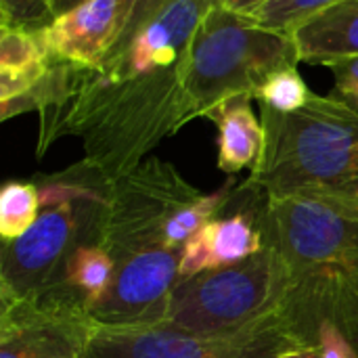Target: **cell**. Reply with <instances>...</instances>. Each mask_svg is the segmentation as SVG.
Instances as JSON below:
<instances>
[{
    "label": "cell",
    "mask_w": 358,
    "mask_h": 358,
    "mask_svg": "<svg viewBox=\"0 0 358 358\" xmlns=\"http://www.w3.org/2000/svg\"><path fill=\"white\" fill-rule=\"evenodd\" d=\"M180 250H159L117 262L109 289L90 308L92 319L109 327L166 323L180 281Z\"/></svg>",
    "instance_id": "10"
},
{
    "label": "cell",
    "mask_w": 358,
    "mask_h": 358,
    "mask_svg": "<svg viewBox=\"0 0 358 358\" xmlns=\"http://www.w3.org/2000/svg\"><path fill=\"white\" fill-rule=\"evenodd\" d=\"M336 2L342 0H266L250 15H245V19L264 29L289 34L296 25Z\"/></svg>",
    "instance_id": "19"
},
{
    "label": "cell",
    "mask_w": 358,
    "mask_h": 358,
    "mask_svg": "<svg viewBox=\"0 0 358 358\" xmlns=\"http://www.w3.org/2000/svg\"><path fill=\"white\" fill-rule=\"evenodd\" d=\"M218 0H166L96 69L63 65L59 101L40 113L38 157L78 136L84 159L109 180L193 122L185 92L189 42Z\"/></svg>",
    "instance_id": "1"
},
{
    "label": "cell",
    "mask_w": 358,
    "mask_h": 358,
    "mask_svg": "<svg viewBox=\"0 0 358 358\" xmlns=\"http://www.w3.org/2000/svg\"><path fill=\"white\" fill-rule=\"evenodd\" d=\"M252 99L233 96L210 115L218 128V168L231 176L254 168L264 147L262 120L252 111Z\"/></svg>",
    "instance_id": "15"
},
{
    "label": "cell",
    "mask_w": 358,
    "mask_h": 358,
    "mask_svg": "<svg viewBox=\"0 0 358 358\" xmlns=\"http://www.w3.org/2000/svg\"><path fill=\"white\" fill-rule=\"evenodd\" d=\"M310 96L313 90L308 88L296 65H287L273 71L254 94L260 107H268L277 113H294L302 109Z\"/></svg>",
    "instance_id": "18"
},
{
    "label": "cell",
    "mask_w": 358,
    "mask_h": 358,
    "mask_svg": "<svg viewBox=\"0 0 358 358\" xmlns=\"http://www.w3.org/2000/svg\"><path fill=\"white\" fill-rule=\"evenodd\" d=\"M0 15L4 27L40 29L50 23L48 0H0Z\"/></svg>",
    "instance_id": "20"
},
{
    "label": "cell",
    "mask_w": 358,
    "mask_h": 358,
    "mask_svg": "<svg viewBox=\"0 0 358 358\" xmlns=\"http://www.w3.org/2000/svg\"><path fill=\"white\" fill-rule=\"evenodd\" d=\"M317 348L321 358H358V348L340 329H325L319 336Z\"/></svg>",
    "instance_id": "22"
},
{
    "label": "cell",
    "mask_w": 358,
    "mask_h": 358,
    "mask_svg": "<svg viewBox=\"0 0 358 358\" xmlns=\"http://www.w3.org/2000/svg\"><path fill=\"white\" fill-rule=\"evenodd\" d=\"M235 180L201 193L168 162L149 155L132 172L109 182L101 212L99 245L113 266L130 256L180 250L231 201Z\"/></svg>",
    "instance_id": "4"
},
{
    "label": "cell",
    "mask_w": 358,
    "mask_h": 358,
    "mask_svg": "<svg viewBox=\"0 0 358 358\" xmlns=\"http://www.w3.org/2000/svg\"><path fill=\"white\" fill-rule=\"evenodd\" d=\"M264 147L248 187L264 195H331L358 201V111L315 94L294 113L260 107Z\"/></svg>",
    "instance_id": "3"
},
{
    "label": "cell",
    "mask_w": 358,
    "mask_h": 358,
    "mask_svg": "<svg viewBox=\"0 0 358 358\" xmlns=\"http://www.w3.org/2000/svg\"><path fill=\"white\" fill-rule=\"evenodd\" d=\"M287 34L254 25L216 4L195 29L185 63V92L193 120L210 115L229 99L250 94L277 69L296 65Z\"/></svg>",
    "instance_id": "6"
},
{
    "label": "cell",
    "mask_w": 358,
    "mask_h": 358,
    "mask_svg": "<svg viewBox=\"0 0 358 358\" xmlns=\"http://www.w3.org/2000/svg\"><path fill=\"white\" fill-rule=\"evenodd\" d=\"M281 294V262L264 245L237 264L180 279L166 323L201 336L237 334L277 317Z\"/></svg>",
    "instance_id": "7"
},
{
    "label": "cell",
    "mask_w": 358,
    "mask_h": 358,
    "mask_svg": "<svg viewBox=\"0 0 358 358\" xmlns=\"http://www.w3.org/2000/svg\"><path fill=\"white\" fill-rule=\"evenodd\" d=\"M52 67L42 27H0V105L38 86Z\"/></svg>",
    "instance_id": "14"
},
{
    "label": "cell",
    "mask_w": 358,
    "mask_h": 358,
    "mask_svg": "<svg viewBox=\"0 0 358 358\" xmlns=\"http://www.w3.org/2000/svg\"><path fill=\"white\" fill-rule=\"evenodd\" d=\"M136 0H84L42 27L52 63L96 69L126 34Z\"/></svg>",
    "instance_id": "11"
},
{
    "label": "cell",
    "mask_w": 358,
    "mask_h": 358,
    "mask_svg": "<svg viewBox=\"0 0 358 358\" xmlns=\"http://www.w3.org/2000/svg\"><path fill=\"white\" fill-rule=\"evenodd\" d=\"M264 2H266V0H218L220 6H224L227 10L237 13V15H241V17L250 15L254 8H258V6L264 4Z\"/></svg>",
    "instance_id": "25"
},
{
    "label": "cell",
    "mask_w": 358,
    "mask_h": 358,
    "mask_svg": "<svg viewBox=\"0 0 358 358\" xmlns=\"http://www.w3.org/2000/svg\"><path fill=\"white\" fill-rule=\"evenodd\" d=\"M258 224L281 262L285 331L317 348L325 329H340L358 348L357 199L262 193Z\"/></svg>",
    "instance_id": "2"
},
{
    "label": "cell",
    "mask_w": 358,
    "mask_h": 358,
    "mask_svg": "<svg viewBox=\"0 0 358 358\" xmlns=\"http://www.w3.org/2000/svg\"><path fill=\"white\" fill-rule=\"evenodd\" d=\"M109 182L86 159L36 182L42 203L36 224L0 248V304L57 285L69 254L84 241H99Z\"/></svg>",
    "instance_id": "5"
},
{
    "label": "cell",
    "mask_w": 358,
    "mask_h": 358,
    "mask_svg": "<svg viewBox=\"0 0 358 358\" xmlns=\"http://www.w3.org/2000/svg\"><path fill=\"white\" fill-rule=\"evenodd\" d=\"M248 208L233 214H218L206 227H201L191 241L182 248L180 279L195 277L206 271L224 268L237 264L264 248V237L258 224V206L262 193L248 187Z\"/></svg>",
    "instance_id": "12"
},
{
    "label": "cell",
    "mask_w": 358,
    "mask_h": 358,
    "mask_svg": "<svg viewBox=\"0 0 358 358\" xmlns=\"http://www.w3.org/2000/svg\"><path fill=\"white\" fill-rule=\"evenodd\" d=\"M84 0H48V8H50V17H57V15H63L67 13L69 8L82 4Z\"/></svg>",
    "instance_id": "26"
},
{
    "label": "cell",
    "mask_w": 358,
    "mask_h": 358,
    "mask_svg": "<svg viewBox=\"0 0 358 358\" xmlns=\"http://www.w3.org/2000/svg\"><path fill=\"white\" fill-rule=\"evenodd\" d=\"M96 327L84 300L57 283L0 304V358H84Z\"/></svg>",
    "instance_id": "9"
},
{
    "label": "cell",
    "mask_w": 358,
    "mask_h": 358,
    "mask_svg": "<svg viewBox=\"0 0 358 358\" xmlns=\"http://www.w3.org/2000/svg\"><path fill=\"white\" fill-rule=\"evenodd\" d=\"M166 0H136L134 2V13H132V19H130V25H128V29H126V34H132L141 23H145L162 4H164ZM124 34V36H126ZM122 36V38H124Z\"/></svg>",
    "instance_id": "23"
},
{
    "label": "cell",
    "mask_w": 358,
    "mask_h": 358,
    "mask_svg": "<svg viewBox=\"0 0 358 358\" xmlns=\"http://www.w3.org/2000/svg\"><path fill=\"white\" fill-rule=\"evenodd\" d=\"M42 210L36 182L10 180L0 191V237L15 241L23 237L38 220Z\"/></svg>",
    "instance_id": "17"
},
{
    "label": "cell",
    "mask_w": 358,
    "mask_h": 358,
    "mask_svg": "<svg viewBox=\"0 0 358 358\" xmlns=\"http://www.w3.org/2000/svg\"><path fill=\"white\" fill-rule=\"evenodd\" d=\"M325 67L334 71L338 99L346 101L352 109L358 111V57L334 61Z\"/></svg>",
    "instance_id": "21"
},
{
    "label": "cell",
    "mask_w": 358,
    "mask_h": 358,
    "mask_svg": "<svg viewBox=\"0 0 358 358\" xmlns=\"http://www.w3.org/2000/svg\"><path fill=\"white\" fill-rule=\"evenodd\" d=\"M113 271L115 266L109 254L99 245L96 239H90L80 243L69 254L61 271L59 283L78 294L90 310L109 289Z\"/></svg>",
    "instance_id": "16"
},
{
    "label": "cell",
    "mask_w": 358,
    "mask_h": 358,
    "mask_svg": "<svg viewBox=\"0 0 358 358\" xmlns=\"http://www.w3.org/2000/svg\"><path fill=\"white\" fill-rule=\"evenodd\" d=\"M292 344L298 342L279 317L229 336L191 334L168 323L99 325L84 358H273Z\"/></svg>",
    "instance_id": "8"
},
{
    "label": "cell",
    "mask_w": 358,
    "mask_h": 358,
    "mask_svg": "<svg viewBox=\"0 0 358 358\" xmlns=\"http://www.w3.org/2000/svg\"><path fill=\"white\" fill-rule=\"evenodd\" d=\"M298 59L329 65L358 57V0L336 2L287 34Z\"/></svg>",
    "instance_id": "13"
},
{
    "label": "cell",
    "mask_w": 358,
    "mask_h": 358,
    "mask_svg": "<svg viewBox=\"0 0 358 358\" xmlns=\"http://www.w3.org/2000/svg\"><path fill=\"white\" fill-rule=\"evenodd\" d=\"M273 358H321V350L315 346L292 344V346H285L283 350H279Z\"/></svg>",
    "instance_id": "24"
}]
</instances>
